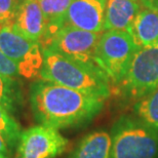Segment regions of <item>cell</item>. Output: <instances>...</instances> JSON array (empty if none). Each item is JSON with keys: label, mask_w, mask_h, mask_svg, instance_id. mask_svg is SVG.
Returning a JSON list of instances; mask_svg holds the SVG:
<instances>
[{"label": "cell", "mask_w": 158, "mask_h": 158, "mask_svg": "<svg viewBox=\"0 0 158 158\" xmlns=\"http://www.w3.org/2000/svg\"><path fill=\"white\" fill-rule=\"evenodd\" d=\"M29 101L36 121L59 131L93 121L104 109L106 99L38 78L30 85Z\"/></svg>", "instance_id": "1"}, {"label": "cell", "mask_w": 158, "mask_h": 158, "mask_svg": "<svg viewBox=\"0 0 158 158\" xmlns=\"http://www.w3.org/2000/svg\"><path fill=\"white\" fill-rule=\"evenodd\" d=\"M43 58L40 79L106 100L111 94L110 80L98 66L73 61L50 48H43Z\"/></svg>", "instance_id": "2"}, {"label": "cell", "mask_w": 158, "mask_h": 158, "mask_svg": "<svg viewBox=\"0 0 158 158\" xmlns=\"http://www.w3.org/2000/svg\"><path fill=\"white\" fill-rule=\"evenodd\" d=\"M110 134V158H158V131L134 114L119 116Z\"/></svg>", "instance_id": "3"}, {"label": "cell", "mask_w": 158, "mask_h": 158, "mask_svg": "<svg viewBox=\"0 0 158 158\" xmlns=\"http://www.w3.org/2000/svg\"><path fill=\"white\" fill-rule=\"evenodd\" d=\"M138 49L127 31L108 30L101 33L96 49V63L107 75L112 88L125 76Z\"/></svg>", "instance_id": "4"}, {"label": "cell", "mask_w": 158, "mask_h": 158, "mask_svg": "<svg viewBox=\"0 0 158 158\" xmlns=\"http://www.w3.org/2000/svg\"><path fill=\"white\" fill-rule=\"evenodd\" d=\"M113 88L127 102H137L158 89V47L153 45L139 48L125 76Z\"/></svg>", "instance_id": "5"}, {"label": "cell", "mask_w": 158, "mask_h": 158, "mask_svg": "<svg viewBox=\"0 0 158 158\" xmlns=\"http://www.w3.org/2000/svg\"><path fill=\"white\" fill-rule=\"evenodd\" d=\"M0 49L17 65L20 76L39 77L43 67V48L39 41L21 34L12 23L0 27Z\"/></svg>", "instance_id": "6"}, {"label": "cell", "mask_w": 158, "mask_h": 158, "mask_svg": "<svg viewBox=\"0 0 158 158\" xmlns=\"http://www.w3.org/2000/svg\"><path fill=\"white\" fill-rule=\"evenodd\" d=\"M69 145L58 129L35 125L22 131L17 145V158H56Z\"/></svg>", "instance_id": "7"}, {"label": "cell", "mask_w": 158, "mask_h": 158, "mask_svg": "<svg viewBox=\"0 0 158 158\" xmlns=\"http://www.w3.org/2000/svg\"><path fill=\"white\" fill-rule=\"evenodd\" d=\"M100 36L101 33L64 26L44 48H50L66 58L82 64L98 66L96 49Z\"/></svg>", "instance_id": "8"}, {"label": "cell", "mask_w": 158, "mask_h": 158, "mask_svg": "<svg viewBox=\"0 0 158 158\" xmlns=\"http://www.w3.org/2000/svg\"><path fill=\"white\" fill-rule=\"evenodd\" d=\"M108 0H73L66 14V25L89 32L104 31Z\"/></svg>", "instance_id": "9"}, {"label": "cell", "mask_w": 158, "mask_h": 158, "mask_svg": "<svg viewBox=\"0 0 158 158\" xmlns=\"http://www.w3.org/2000/svg\"><path fill=\"white\" fill-rule=\"evenodd\" d=\"M12 26L24 36L40 42L45 31V20L39 0H19Z\"/></svg>", "instance_id": "10"}, {"label": "cell", "mask_w": 158, "mask_h": 158, "mask_svg": "<svg viewBox=\"0 0 158 158\" xmlns=\"http://www.w3.org/2000/svg\"><path fill=\"white\" fill-rule=\"evenodd\" d=\"M127 32L139 48L155 45L158 40V11L151 7L142 6Z\"/></svg>", "instance_id": "11"}, {"label": "cell", "mask_w": 158, "mask_h": 158, "mask_svg": "<svg viewBox=\"0 0 158 158\" xmlns=\"http://www.w3.org/2000/svg\"><path fill=\"white\" fill-rule=\"evenodd\" d=\"M111 134L106 129H96L85 135L67 158H110Z\"/></svg>", "instance_id": "12"}, {"label": "cell", "mask_w": 158, "mask_h": 158, "mask_svg": "<svg viewBox=\"0 0 158 158\" xmlns=\"http://www.w3.org/2000/svg\"><path fill=\"white\" fill-rule=\"evenodd\" d=\"M141 8V3L137 0H108L104 31H127Z\"/></svg>", "instance_id": "13"}, {"label": "cell", "mask_w": 158, "mask_h": 158, "mask_svg": "<svg viewBox=\"0 0 158 158\" xmlns=\"http://www.w3.org/2000/svg\"><path fill=\"white\" fill-rule=\"evenodd\" d=\"M23 93L18 78L0 75V107L15 114L23 104Z\"/></svg>", "instance_id": "14"}, {"label": "cell", "mask_w": 158, "mask_h": 158, "mask_svg": "<svg viewBox=\"0 0 158 158\" xmlns=\"http://www.w3.org/2000/svg\"><path fill=\"white\" fill-rule=\"evenodd\" d=\"M132 113L146 124L158 131V89L135 102Z\"/></svg>", "instance_id": "15"}, {"label": "cell", "mask_w": 158, "mask_h": 158, "mask_svg": "<svg viewBox=\"0 0 158 158\" xmlns=\"http://www.w3.org/2000/svg\"><path fill=\"white\" fill-rule=\"evenodd\" d=\"M21 126L12 114L0 107V134L7 144L9 151L15 149L22 134Z\"/></svg>", "instance_id": "16"}, {"label": "cell", "mask_w": 158, "mask_h": 158, "mask_svg": "<svg viewBox=\"0 0 158 158\" xmlns=\"http://www.w3.org/2000/svg\"><path fill=\"white\" fill-rule=\"evenodd\" d=\"M19 0H0V26L14 22Z\"/></svg>", "instance_id": "17"}, {"label": "cell", "mask_w": 158, "mask_h": 158, "mask_svg": "<svg viewBox=\"0 0 158 158\" xmlns=\"http://www.w3.org/2000/svg\"><path fill=\"white\" fill-rule=\"evenodd\" d=\"M0 75L8 77H20L17 65L0 49Z\"/></svg>", "instance_id": "18"}, {"label": "cell", "mask_w": 158, "mask_h": 158, "mask_svg": "<svg viewBox=\"0 0 158 158\" xmlns=\"http://www.w3.org/2000/svg\"><path fill=\"white\" fill-rule=\"evenodd\" d=\"M8 153H9V149H8V146L7 144L5 143L4 139L0 134V156L3 155V156H8Z\"/></svg>", "instance_id": "19"}, {"label": "cell", "mask_w": 158, "mask_h": 158, "mask_svg": "<svg viewBox=\"0 0 158 158\" xmlns=\"http://www.w3.org/2000/svg\"><path fill=\"white\" fill-rule=\"evenodd\" d=\"M145 7H151L153 9H156V10L158 11V0H152L150 4L148 6H145Z\"/></svg>", "instance_id": "20"}, {"label": "cell", "mask_w": 158, "mask_h": 158, "mask_svg": "<svg viewBox=\"0 0 158 158\" xmlns=\"http://www.w3.org/2000/svg\"><path fill=\"white\" fill-rule=\"evenodd\" d=\"M137 1L140 2L142 6H148L151 3L152 0H137Z\"/></svg>", "instance_id": "21"}, {"label": "cell", "mask_w": 158, "mask_h": 158, "mask_svg": "<svg viewBox=\"0 0 158 158\" xmlns=\"http://www.w3.org/2000/svg\"><path fill=\"white\" fill-rule=\"evenodd\" d=\"M0 158H8V156H3V155H1V156H0Z\"/></svg>", "instance_id": "22"}, {"label": "cell", "mask_w": 158, "mask_h": 158, "mask_svg": "<svg viewBox=\"0 0 158 158\" xmlns=\"http://www.w3.org/2000/svg\"><path fill=\"white\" fill-rule=\"evenodd\" d=\"M155 45H156V46L158 47V40H157V42H156V44H155Z\"/></svg>", "instance_id": "23"}, {"label": "cell", "mask_w": 158, "mask_h": 158, "mask_svg": "<svg viewBox=\"0 0 158 158\" xmlns=\"http://www.w3.org/2000/svg\"><path fill=\"white\" fill-rule=\"evenodd\" d=\"M0 27H1V26H0Z\"/></svg>", "instance_id": "24"}]
</instances>
